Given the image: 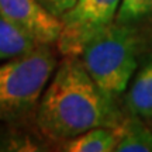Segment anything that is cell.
<instances>
[{"instance_id":"cell-1","label":"cell","mask_w":152,"mask_h":152,"mask_svg":"<svg viewBox=\"0 0 152 152\" xmlns=\"http://www.w3.org/2000/svg\"><path fill=\"white\" fill-rule=\"evenodd\" d=\"M123 118L87 73L79 56H65L39 99L37 125L56 141L96 127H118Z\"/></svg>"},{"instance_id":"cell-2","label":"cell","mask_w":152,"mask_h":152,"mask_svg":"<svg viewBox=\"0 0 152 152\" xmlns=\"http://www.w3.org/2000/svg\"><path fill=\"white\" fill-rule=\"evenodd\" d=\"M138 49L134 26L114 21L85 44L79 58L100 90L115 100L125 93L138 68Z\"/></svg>"},{"instance_id":"cell-3","label":"cell","mask_w":152,"mask_h":152,"mask_svg":"<svg viewBox=\"0 0 152 152\" xmlns=\"http://www.w3.org/2000/svg\"><path fill=\"white\" fill-rule=\"evenodd\" d=\"M55 68L56 56L45 44L0 64V120L20 118L35 109Z\"/></svg>"},{"instance_id":"cell-4","label":"cell","mask_w":152,"mask_h":152,"mask_svg":"<svg viewBox=\"0 0 152 152\" xmlns=\"http://www.w3.org/2000/svg\"><path fill=\"white\" fill-rule=\"evenodd\" d=\"M121 0H77L62 17L58 49L65 56H79L85 44L102 28L115 21Z\"/></svg>"},{"instance_id":"cell-5","label":"cell","mask_w":152,"mask_h":152,"mask_svg":"<svg viewBox=\"0 0 152 152\" xmlns=\"http://www.w3.org/2000/svg\"><path fill=\"white\" fill-rule=\"evenodd\" d=\"M0 16L20 27L38 44L58 41L62 20L52 16L37 0H0Z\"/></svg>"},{"instance_id":"cell-6","label":"cell","mask_w":152,"mask_h":152,"mask_svg":"<svg viewBox=\"0 0 152 152\" xmlns=\"http://www.w3.org/2000/svg\"><path fill=\"white\" fill-rule=\"evenodd\" d=\"M124 104L128 113L144 120L152 118V55L137 68L124 93Z\"/></svg>"},{"instance_id":"cell-7","label":"cell","mask_w":152,"mask_h":152,"mask_svg":"<svg viewBox=\"0 0 152 152\" xmlns=\"http://www.w3.org/2000/svg\"><path fill=\"white\" fill-rule=\"evenodd\" d=\"M118 138V127H96L66 140L64 149L68 152H113Z\"/></svg>"},{"instance_id":"cell-8","label":"cell","mask_w":152,"mask_h":152,"mask_svg":"<svg viewBox=\"0 0 152 152\" xmlns=\"http://www.w3.org/2000/svg\"><path fill=\"white\" fill-rule=\"evenodd\" d=\"M120 138L117 152H152V130L142 118L131 114L118 125Z\"/></svg>"},{"instance_id":"cell-9","label":"cell","mask_w":152,"mask_h":152,"mask_svg":"<svg viewBox=\"0 0 152 152\" xmlns=\"http://www.w3.org/2000/svg\"><path fill=\"white\" fill-rule=\"evenodd\" d=\"M38 44L24 30L0 16V62L13 59L35 49Z\"/></svg>"},{"instance_id":"cell-10","label":"cell","mask_w":152,"mask_h":152,"mask_svg":"<svg viewBox=\"0 0 152 152\" xmlns=\"http://www.w3.org/2000/svg\"><path fill=\"white\" fill-rule=\"evenodd\" d=\"M152 16V0H121L115 23L135 26Z\"/></svg>"},{"instance_id":"cell-11","label":"cell","mask_w":152,"mask_h":152,"mask_svg":"<svg viewBox=\"0 0 152 152\" xmlns=\"http://www.w3.org/2000/svg\"><path fill=\"white\" fill-rule=\"evenodd\" d=\"M37 1L52 16L62 18L76 4L77 0H37Z\"/></svg>"},{"instance_id":"cell-12","label":"cell","mask_w":152,"mask_h":152,"mask_svg":"<svg viewBox=\"0 0 152 152\" xmlns=\"http://www.w3.org/2000/svg\"><path fill=\"white\" fill-rule=\"evenodd\" d=\"M151 121H152V118H151Z\"/></svg>"}]
</instances>
